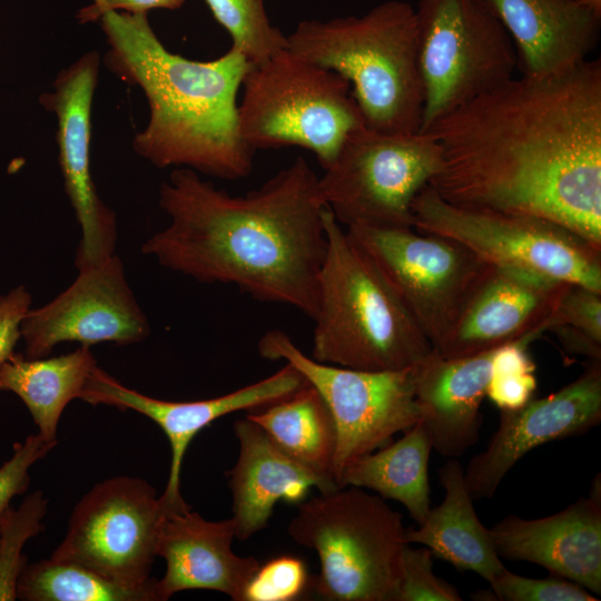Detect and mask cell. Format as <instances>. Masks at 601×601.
I'll use <instances>...</instances> for the list:
<instances>
[{
    "mask_svg": "<svg viewBox=\"0 0 601 601\" xmlns=\"http://www.w3.org/2000/svg\"><path fill=\"white\" fill-rule=\"evenodd\" d=\"M425 134L441 162L430 186L465 208L540 217L601 248V62L513 77Z\"/></svg>",
    "mask_w": 601,
    "mask_h": 601,
    "instance_id": "cell-1",
    "label": "cell"
},
{
    "mask_svg": "<svg viewBox=\"0 0 601 601\" xmlns=\"http://www.w3.org/2000/svg\"><path fill=\"white\" fill-rule=\"evenodd\" d=\"M159 206L169 224L142 244L145 255L197 282L234 285L258 302L315 317L326 206L303 157L244 196L175 168L160 186Z\"/></svg>",
    "mask_w": 601,
    "mask_h": 601,
    "instance_id": "cell-2",
    "label": "cell"
},
{
    "mask_svg": "<svg viewBox=\"0 0 601 601\" xmlns=\"http://www.w3.org/2000/svg\"><path fill=\"white\" fill-rule=\"evenodd\" d=\"M107 68L139 87L149 121L132 140L134 150L158 168H189L236 180L253 169L254 151L238 131L237 95L250 68L230 48L208 61L170 52L154 32L148 13L105 12Z\"/></svg>",
    "mask_w": 601,
    "mask_h": 601,
    "instance_id": "cell-3",
    "label": "cell"
},
{
    "mask_svg": "<svg viewBox=\"0 0 601 601\" xmlns=\"http://www.w3.org/2000/svg\"><path fill=\"white\" fill-rule=\"evenodd\" d=\"M287 49L345 78L365 127L420 132L424 97L411 3L386 0L362 16L302 20L287 36Z\"/></svg>",
    "mask_w": 601,
    "mask_h": 601,
    "instance_id": "cell-4",
    "label": "cell"
},
{
    "mask_svg": "<svg viewBox=\"0 0 601 601\" xmlns=\"http://www.w3.org/2000/svg\"><path fill=\"white\" fill-rule=\"evenodd\" d=\"M323 220L327 248L311 357L372 372L413 367L433 351L431 343L328 207Z\"/></svg>",
    "mask_w": 601,
    "mask_h": 601,
    "instance_id": "cell-5",
    "label": "cell"
},
{
    "mask_svg": "<svg viewBox=\"0 0 601 601\" xmlns=\"http://www.w3.org/2000/svg\"><path fill=\"white\" fill-rule=\"evenodd\" d=\"M287 530L318 555L311 590L321 599L397 601L405 528L383 497L356 486L319 492L298 504Z\"/></svg>",
    "mask_w": 601,
    "mask_h": 601,
    "instance_id": "cell-6",
    "label": "cell"
},
{
    "mask_svg": "<svg viewBox=\"0 0 601 601\" xmlns=\"http://www.w3.org/2000/svg\"><path fill=\"white\" fill-rule=\"evenodd\" d=\"M242 87L238 131L253 150L300 147L324 170L365 126L349 82L287 48L250 65Z\"/></svg>",
    "mask_w": 601,
    "mask_h": 601,
    "instance_id": "cell-7",
    "label": "cell"
},
{
    "mask_svg": "<svg viewBox=\"0 0 601 601\" xmlns=\"http://www.w3.org/2000/svg\"><path fill=\"white\" fill-rule=\"evenodd\" d=\"M415 14L424 132L513 78L518 58L506 30L482 0H417Z\"/></svg>",
    "mask_w": 601,
    "mask_h": 601,
    "instance_id": "cell-8",
    "label": "cell"
},
{
    "mask_svg": "<svg viewBox=\"0 0 601 601\" xmlns=\"http://www.w3.org/2000/svg\"><path fill=\"white\" fill-rule=\"evenodd\" d=\"M413 228L453 239L486 264L516 267L601 292V248L553 221L460 207L425 186L412 203Z\"/></svg>",
    "mask_w": 601,
    "mask_h": 601,
    "instance_id": "cell-9",
    "label": "cell"
},
{
    "mask_svg": "<svg viewBox=\"0 0 601 601\" xmlns=\"http://www.w3.org/2000/svg\"><path fill=\"white\" fill-rule=\"evenodd\" d=\"M441 151L425 132L354 130L318 176L326 207L342 226L412 227V203L439 170Z\"/></svg>",
    "mask_w": 601,
    "mask_h": 601,
    "instance_id": "cell-10",
    "label": "cell"
},
{
    "mask_svg": "<svg viewBox=\"0 0 601 601\" xmlns=\"http://www.w3.org/2000/svg\"><path fill=\"white\" fill-rule=\"evenodd\" d=\"M263 358L283 359L295 367L323 397L337 434L333 473L387 445L420 420L413 367L402 371H361L321 363L304 354L280 329L258 341ZM338 486V485H337Z\"/></svg>",
    "mask_w": 601,
    "mask_h": 601,
    "instance_id": "cell-11",
    "label": "cell"
},
{
    "mask_svg": "<svg viewBox=\"0 0 601 601\" xmlns=\"http://www.w3.org/2000/svg\"><path fill=\"white\" fill-rule=\"evenodd\" d=\"M435 349L452 329L486 263L460 243L412 227L345 228Z\"/></svg>",
    "mask_w": 601,
    "mask_h": 601,
    "instance_id": "cell-12",
    "label": "cell"
},
{
    "mask_svg": "<svg viewBox=\"0 0 601 601\" xmlns=\"http://www.w3.org/2000/svg\"><path fill=\"white\" fill-rule=\"evenodd\" d=\"M167 513L147 481L125 475L106 479L75 505L51 558L80 564L119 584L154 588L150 572Z\"/></svg>",
    "mask_w": 601,
    "mask_h": 601,
    "instance_id": "cell-13",
    "label": "cell"
},
{
    "mask_svg": "<svg viewBox=\"0 0 601 601\" xmlns=\"http://www.w3.org/2000/svg\"><path fill=\"white\" fill-rule=\"evenodd\" d=\"M26 358L51 354L62 342L90 347L99 343L131 345L150 334L147 316L125 275L121 259L112 254L79 269L75 282L48 304L29 309L20 326Z\"/></svg>",
    "mask_w": 601,
    "mask_h": 601,
    "instance_id": "cell-14",
    "label": "cell"
},
{
    "mask_svg": "<svg viewBox=\"0 0 601 601\" xmlns=\"http://www.w3.org/2000/svg\"><path fill=\"white\" fill-rule=\"evenodd\" d=\"M100 57L89 51L62 69L52 90L40 104L57 119L58 162L66 194L81 227L75 266L82 269L102 262L115 252V213L99 197L90 169L91 107Z\"/></svg>",
    "mask_w": 601,
    "mask_h": 601,
    "instance_id": "cell-15",
    "label": "cell"
},
{
    "mask_svg": "<svg viewBox=\"0 0 601 601\" xmlns=\"http://www.w3.org/2000/svg\"><path fill=\"white\" fill-rule=\"evenodd\" d=\"M306 385V378L295 367L285 363L270 376L225 395L173 402L129 388L97 365L86 382L80 400L121 411L132 410L154 421L164 431L170 444L171 460L160 500L166 511L171 513L190 509L180 493V473L186 451L198 432L224 415L264 407Z\"/></svg>",
    "mask_w": 601,
    "mask_h": 601,
    "instance_id": "cell-16",
    "label": "cell"
},
{
    "mask_svg": "<svg viewBox=\"0 0 601 601\" xmlns=\"http://www.w3.org/2000/svg\"><path fill=\"white\" fill-rule=\"evenodd\" d=\"M600 421L601 361H591L579 377L559 391L500 412L497 430L464 471L472 499H491L504 476L531 450L582 435Z\"/></svg>",
    "mask_w": 601,
    "mask_h": 601,
    "instance_id": "cell-17",
    "label": "cell"
},
{
    "mask_svg": "<svg viewBox=\"0 0 601 601\" xmlns=\"http://www.w3.org/2000/svg\"><path fill=\"white\" fill-rule=\"evenodd\" d=\"M569 284L522 268L486 264L452 329L433 351L444 357H464L532 333L543 334Z\"/></svg>",
    "mask_w": 601,
    "mask_h": 601,
    "instance_id": "cell-18",
    "label": "cell"
},
{
    "mask_svg": "<svg viewBox=\"0 0 601 601\" xmlns=\"http://www.w3.org/2000/svg\"><path fill=\"white\" fill-rule=\"evenodd\" d=\"M500 558L545 568L550 574L573 581L601 594L600 475L590 494L564 510L534 520L509 515L491 529Z\"/></svg>",
    "mask_w": 601,
    "mask_h": 601,
    "instance_id": "cell-19",
    "label": "cell"
},
{
    "mask_svg": "<svg viewBox=\"0 0 601 601\" xmlns=\"http://www.w3.org/2000/svg\"><path fill=\"white\" fill-rule=\"evenodd\" d=\"M236 528L233 518L208 521L191 508L167 513L161 522L157 556L166 571L155 581L156 601H166L184 590H214L234 601L244 592L259 566L253 556H239L233 549Z\"/></svg>",
    "mask_w": 601,
    "mask_h": 601,
    "instance_id": "cell-20",
    "label": "cell"
},
{
    "mask_svg": "<svg viewBox=\"0 0 601 601\" xmlns=\"http://www.w3.org/2000/svg\"><path fill=\"white\" fill-rule=\"evenodd\" d=\"M514 46L522 76L544 78L584 61L600 39L601 13L583 0H482Z\"/></svg>",
    "mask_w": 601,
    "mask_h": 601,
    "instance_id": "cell-21",
    "label": "cell"
},
{
    "mask_svg": "<svg viewBox=\"0 0 601 601\" xmlns=\"http://www.w3.org/2000/svg\"><path fill=\"white\" fill-rule=\"evenodd\" d=\"M494 349L453 358L432 351L413 366L418 422L443 456H461L479 440Z\"/></svg>",
    "mask_w": 601,
    "mask_h": 601,
    "instance_id": "cell-22",
    "label": "cell"
},
{
    "mask_svg": "<svg viewBox=\"0 0 601 601\" xmlns=\"http://www.w3.org/2000/svg\"><path fill=\"white\" fill-rule=\"evenodd\" d=\"M234 431L239 452L228 485L236 539L245 541L263 530L279 501L299 504L313 487L319 492L337 489L285 454L248 417L236 421Z\"/></svg>",
    "mask_w": 601,
    "mask_h": 601,
    "instance_id": "cell-23",
    "label": "cell"
},
{
    "mask_svg": "<svg viewBox=\"0 0 601 601\" xmlns=\"http://www.w3.org/2000/svg\"><path fill=\"white\" fill-rule=\"evenodd\" d=\"M443 501L431 508L417 529H405L406 543H420L434 558L456 570L471 571L487 582L505 569L497 555L490 529L480 521L460 462L450 459L440 469Z\"/></svg>",
    "mask_w": 601,
    "mask_h": 601,
    "instance_id": "cell-24",
    "label": "cell"
},
{
    "mask_svg": "<svg viewBox=\"0 0 601 601\" xmlns=\"http://www.w3.org/2000/svg\"><path fill=\"white\" fill-rule=\"evenodd\" d=\"M97 361L90 347L55 357L26 358L14 353L0 364V392H12L30 412L38 433L57 443L61 414L75 398H80Z\"/></svg>",
    "mask_w": 601,
    "mask_h": 601,
    "instance_id": "cell-25",
    "label": "cell"
},
{
    "mask_svg": "<svg viewBox=\"0 0 601 601\" xmlns=\"http://www.w3.org/2000/svg\"><path fill=\"white\" fill-rule=\"evenodd\" d=\"M432 450L430 434L417 422L400 440L348 465L337 485L368 489L383 499L397 501L421 524L431 509L428 460Z\"/></svg>",
    "mask_w": 601,
    "mask_h": 601,
    "instance_id": "cell-26",
    "label": "cell"
},
{
    "mask_svg": "<svg viewBox=\"0 0 601 601\" xmlns=\"http://www.w3.org/2000/svg\"><path fill=\"white\" fill-rule=\"evenodd\" d=\"M246 417L259 425L285 454L337 486L333 473L336 426L326 403L312 385Z\"/></svg>",
    "mask_w": 601,
    "mask_h": 601,
    "instance_id": "cell-27",
    "label": "cell"
},
{
    "mask_svg": "<svg viewBox=\"0 0 601 601\" xmlns=\"http://www.w3.org/2000/svg\"><path fill=\"white\" fill-rule=\"evenodd\" d=\"M26 601H156L155 587L137 589L114 582L80 564L53 558L27 563L17 581Z\"/></svg>",
    "mask_w": 601,
    "mask_h": 601,
    "instance_id": "cell-28",
    "label": "cell"
},
{
    "mask_svg": "<svg viewBox=\"0 0 601 601\" xmlns=\"http://www.w3.org/2000/svg\"><path fill=\"white\" fill-rule=\"evenodd\" d=\"M217 22L231 38V48L258 65L287 48V36L267 14L265 0H205Z\"/></svg>",
    "mask_w": 601,
    "mask_h": 601,
    "instance_id": "cell-29",
    "label": "cell"
},
{
    "mask_svg": "<svg viewBox=\"0 0 601 601\" xmlns=\"http://www.w3.org/2000/svg\"><path fill=\"white\" fill-rule=\"evenodd\" d=\"M47 499L41 491L28 495L18 509L9 506L0 522V601L17 599V581L27 564L26 542L42 530Z\"/></svg>",
    "mask_w": 601,
    "mask_h": 601,
    "instance_id": "cell-30",
    "label": "cell"
},
{
    "mask_svg": "<svg viewBox=\"0 0 601 601\" xmlns=\"http://www.w3.org/2000/svg\"><path fill=\"white\" fill-rule=\"evenodd\" d=\"M531 335L494 349L493 373L486 397L503 410H514L532 398L536 388L535 364L528 353Z\"/></svg>",
    "mask_w": 601,
    "mask_h": 601,
    "instance_id": "cell-31",
    "label": "cell"
},
{
    "mask_svg": "<svg viewBox=\"0 0 601 601\" xmlns=\"http://www.w3.org/2000/svg\"><path fill=\"white\" fill-rule=\"evenodd\" d=\"M491 591L476 593L473 599L500 601H597L598 597L580 584L550 574L533 579L509 571L506 568L489 581Z\"/></svg>",
    "mask_w": 601,
    "mask_h": 601,
    "instance_id": "cell-32",
    "label": "cell"
},
{
    "mask_svg": "<svg viewBox=\"0 0 601 601\" xmlns=\"http://www.w3.org/2000/svg\"><path fill=\"white\" fill-rule=\"evenodd\" d=\"M311 590L305 562L280 555L258 566L244 592V601H294Z\"/></svg>",
    "mask_w": 601,
    "mask_h": 601,
    "instance_id": "cell-33",
    "label": "cell"
},
{
    "mask_svg": "<svg viewBox=\"0 0 601 601\" xmlns=\"http://www.w3.org/2000/svg\"><path fill=\"white\" fill-rule=\"evenodd\" d=\"M434 555L427 548L405 544L397 601H461L454 585L433 572Z\"/></svg>",
    "mask_w": 601,
    "mask_h": 601,
    "instance_id": "cell-34",
    "label": "cell"
},
{
    "mask_svg": "<svg viewBox=\"0 0 601 601\" xmlns=\"http://www.w3.org/2000/svg\"><path fill=\"white\" fill-rule=\"evenodd\" d=\"M554 325L571 326L601 343V292L569 284L545 323V332Z\"/></svg>",
    "mask_w": 601,
    "mask_h": 601,
    "instance_id": "cell-35",
    "label": "cell"
},
{
    "mask_svg": "<svg viewBox=\"0 0 601 601\" xmlns=\"http://www.w3.org/2000/svg\"><path fill=\"white\" fill-rule=\"evenodd\" d=\"M57 443L46 441L39 433L17 443L12 456L0 466V522L10 501L29 485V470L45 457Z\"/></svg>",
    "mask_w": 601,
    "mask_h": 601,
    "instance_id": "cell-36",
    "label": "cell"
},
{
    "mask_svg": "<svg viewBox=\"0 0 601 601\" xmlns=\"http://www.w3.org/2000/svg\"><path fill=\"white\" fill-rule=\"evenodd\" d=\"M31 295L23 285L0 296V364L14 354L21 338V322L31 308Z\"/></svg>",
    "mask_w": 601,
    "mask_h": 601,
    "instance_id": "cell-37",
    "label": "cell"
},
{
    "mask_svg": "<svg viewBox=\"0 0 601 601\" xmlns=\"http://www.w3.org/2000/svg\"><path fill=\"white\" fill-rule=\"evenodd\" d=\"M186 0H91V3L77 12V19L81 23L96 22L108 11H121L128 13H148L152 9L175 10L180 8Z\"/></svg>",
    "mask_w": 601,
    "mask_h": 601,
    "instance_id": "cell-38",
    "label": "cell"
},
{
    "mask_svg": "<svg viewBox=\"0 0 601 601\" xmlns=\"http://www.w3.org/2000/svg\"><path fill=\"white\" fill-rule=\"evenodd\" d=\"M548 332L556 335L568 353L587 356L591 361H601V343L595 342L579 329L568 325H554Z\"/></svg>",
    "mask_w": 601,
    "mask_h": 601,
    "instance_id": "cell-39",
    "label": "cell"
},
{
    "mask_svg": "<svg viewBox=\"0 0 601 601\" xmlns=\"http://www.w3.org/2000/svg\"><path fill=\"white\" fill-rule=\"evenodd\" d=\"M583 1H585L594 10L601 13V0H583Z\"/></svg>",
    "mask_w": 601,
    "mask_h": 601,
    "instance_id": "cell-40",
    "label": "cell"
}]
</instances>
